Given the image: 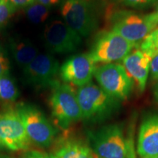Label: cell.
Instances as JSON below:
<instances>
[{
	"label": "cell",
	"instance_id": "obj_26",
	"mask_svg": "<svg viewBox=\"0 0 158 158\" xmlns=\"http://www.w3.org/2000/svg\"><path fill=\"white\" fill-rule=\"evenodd\" d=\"M9 2L14 6L15 8L18 9L27 7L32 3H34L35 0H9Z\"/></svg>",
	"mask_w": 158,
	"mask_h": 158
},
{
	"label": "cell",
	"instance_id": "obj_3",
	"mask_svg": "<svg viewBox=\"0 0 158 158\" xmlns=\"http://www.w3.org/2000/svg\"><path fill=\"white\" fill-rule=\"evenodd\" d=\"M53 90L49 98V105L53 117L57 125L67 129L82 119L76 92L70 84L57 81L52 86Z\"/></svg>",
	"mask_w": 158,
	"mask_h": 158
},
{
	"label": "cell",
	"instance_id": "obj_24",
	"mask_svg": "<svg viewBox=\"0 0 158 158\" xmlns=\"http://www.w3.org/2000/svg\"><path fill=\"white\" fill-rule=\"evenodd\" d=\"M133 134V132H130V135L127 138V158H136L135 152V144H134V138Z\"/></svg>",
	"mask_w": 158,
	"mask_h": 158
},
{
	"label": "cell",
	"instance_id": "obj_25",
	"mask_svg": "<svg viewBox=\"0 0 158 158\" xmlns=\"http://www.w3.org/2000/svg\"><path fill=\"white\" fill-rule=\"evenodd\" d=\"M150 75L152 78L158 81V55L152 58L150 64Z\"/></svg>",
	"mask_w": 158,
	"mask_h": 158
},
{
	"label": "cell",
	"instance_id": "obj_1",
	"mask_svg": "<svg viewBox=\"0 0 158 158\" xmlns=\"http://www.w3.org/2000/svg\"><path fill=\"white\" fill-rule=\"evenodd\" d=\"M76 95L82 118L86 121H104L114 115L120 108L119 100L92 81L78 87Z\"/></svg>",
	"mask_w": 158,
	"mask_h": 158
},
{
	"label": "cell",
	"instance_id": "obj_17",
	"mask_svg": "<svg viewBox=\"0 0 158 158\" xmlns=\"http://www.w3.org/2000/svg\"><path fill=\"white\" fill-rule=\"evenodd\" d=\"M19 94V89L15 81L9 74L0 77V102H14Z\"/></svg>",
	"mask_w": 158,
	"mask_h": 158
},
{
	"label": "cell",
	"instance_id": "obj_16",
	"mask_svg": "<svg viewBox=\"0 0 158 158\" xmlns=\"http://www.w3.org/2000/svg\"><path fill=\"white\" fill-rule=\"evenodd\" d=\"M10 46L15 62L23 70L39 54L37 47L27 39L12 38Z\"/></svg>",
	"mask_w": 158,
	"mask_h": 158
},
{
	"label": "cell",
	"instance_id": "obj_23",
	"mask_svg": "<svg viewBox=\"0 0 158 158\" xmlns=\"http://www.w3.org/2000/svg\"><path fill=\"white\" fill-rule=\"evenodd\" d=\"M10 63L0 47V77L9 74Z\"/></svg>",
	"mask_w": 158,
	"mask_h": 158
},
{
	"label": "cell",
	"instance_id": "obj_14",
	"mask_svg": "<svg viewBox=\"0 0 158 158\" xmlns=\"http://www.w3.org/2000/svg\"><path fill=\"white\" fill-rule=\"evenodd\" d=\"M152 57L140 49L133 50L123 59V66L135 83L138 92L143 93L150 73Z\"/></svg>",
	"mask_w": 158,
	"mask_h": 158
},
{
	"label": "cell",
	"instance_id": "obj_18",
	"mask_svg": "<svg viewBox=\"0 0 158 158\" xmlns=\"http://www.w3.org/2000/svg\"><path fill=\"white\" fill-rule=\"evenodd\" d=\"M50 7L35 1L26 7V14L31 22L41 23L46 21L50 14Z\"/></svg>",
	"mask_w": 158,
	"mask_h": 158
},
{
	"label": "cell",
	"instance_id": "obj_12",
	"mask_svg": "<svg viewBox=\"0 0 158 158\" xmlns=\"http://www.w3.org/2000/svg\"><path fill=\"white\" fill-rule=\"evenodd\" d=\"M59 64L57 59L50 54H39L23 70L26 79L29 83L39 86H52L59 73Z\"/></svg>",
	"mask_w": 158,
	"mask_h": 158
},
{
	"label": "cell",
	"instance_id": "obj_15",
	"mask_svg": "<svg viewBox=\"0 0 158 158\" xmlns=\"http://www.w3.org/2000/svg\"><path fill=\"white\" fill-rule=\"evenodd\" d=\"M56 146L54 154L56 158H94L89 147L74 138H62Z\"/></svg>",
	"mask_w": 158,
	"mask_h": 158
},
{
	"label": "cell",
	"instance_id": "obj_2",
	"mask_svg": "<svg viewBox=\"0 0 158 158\" xmlns=\"http://www.w3.org/2000/svg\"><path fill=\"white\" fill-rule=\"evenodd\" d=\"M110 30L138 46L157 29L151 13L142 15L131 10H117L110 15Z\"/></svg>",
	"mask_w": 158,
	"mask_h": 158
},
{
	"label": "cell",
	"instance_id": "obj_32",
	"mask_svg": "<svg viewBox=\"0 0 158 158\" xmlns=\"http://www.w3.org/2000/svg\"><path fill=\"white\" fill-rule=\"evenodd\" d=\"M0 146H2V144H1V142H0Z\"/></svg>",
	"mask_w": 158,
	"mask_h": 158
},
{
	"label": "cell",
	"instance_id": "obj_30",
	"mask_svg": "<svg viewBox=\"0 0 158 158\" xmlns=\"http://www.w3.org/2000/svg\"><path fill=\"white\" fill-rule=\"evenodd\" d=\"M152 34L153 35H155V36H156V37H158V28H157V29H155V30H154L152 32H151Z\"/></svg>",
	"mask_w": 158,
	"mask_h": 158
},
{
	"label": "cell",
	"instance_id": "obj_21",
	"mask_svg": "<svg viewBox=\"0 0 158 158\" xmlns=\"http://www.w3.org/2000/svg\"><path fill=\"white\" fill-rule=\"evenodd\" d=\"M124 5L135 9L148 8L158 2V0H122Z\"/></svg>",
	"mask_w": 158,
	"mask_h": 158
},
{
	"label": "cell",
	"instance_id": "obj_5",
	"mask_svg": "<svg viewBox=\"0 0 158 158\" xmlns=\"http://www.w3.org/2000/svg\"><path fill=\"white\" fill-rule=\"evenodd\" d=\"M94 76L102 90L119 101L127 100L132 93L134 81L121 64L110 63L98 67Z\"/></svg>",
	"mask_w": 158,
	"mask_h": 158
},
{
	"label": "cell",
	"instance_id": "obj_13",
	"mask_svg": "<svg viewBox=\"0 0 158 158\" xmlns=\"http://www.w3.org/2000/svg\"><path fill=\"white\" fill-rule=\"evenodd\" d=\"M137 152L141 158L158 156V114L146 117L138 130Z\"/></svg>",
	"mask_w": 158,
	"mask_h": 158
},
{
	"label": "cell",
	"instance_id": "obj_8",
	"mask_svg": "<svg viewBox=\"0 0 158 158\" xmlns=\"http://www.w3.org/2000/svg\"><path fill=\"white\" fill-rule=\"evenodd\" d=\"M91 145L98 158H127V138L119 124H108L92 133Z\"/></svg>",
	"mask_w": 158,
	"mask_h": 158
},
{
	"label": "cell",
	"instance_id": "obj_33",
	"mask_svg": "<svg viewBox=\"0 0 158 158\" xmlns=\"http://www.w3.org/2000/svg\"><path fill=\"white\" fill-rule=\"evenodd\" d=\"M155 158H158V156H157V157H155Z\"/></svg>",
	"mask_w": 158,
	"mask_h": 158
},
{
	"label": "cell",
	"instance_id": "obj_10",
	"mask_svg": "<svg viewBox=\"0 0 158 158\" xmlns=\"http://www.w3.org/2000/svg\"><path fill=\"white\" fill-rule=\"evenodd\" d=\"M43 35L47 48L55 54L74 52L82 43V37L60 19L49 22Z\"/></svg>",
	"mask_w": 158,
	"mask_h": 158
},
{
	"label": "cell",
	"instance_id": "obj_19",
	"mask_svg": "<svg viewBox=\"0 0 158 158\" xmlns=\"http://www.w3.org/2000/svg\"><path fill=\"white\" fill-rule=\"evenodd\" d=\"M139 45L140 50L143 51L152 58L158 55V37L155 36L152 33H150Z\"/></svg>",
	"mask_w": 158,
	"mask_h": 158
},
{
	"label": "cell",
	"instance_id": "obj_27",
	"mask_svg": "<svg viewBox=\"0 0 158 158\" xmlns=\"http://www.w3.org/2000/svg\"><path fill=\"white\" fill-rule=\"evenodd\" d=\"M35 1L37 2L42 4V5L47 6V7H51L52 6H54L57 5V4L60 2L61 0H35Z\"/></svg>",
	"mask_w": 158,
	"mask_h": 158
},
{
	"label": "cell",
	"instance_id": "obj_9",
	"mask_svg": "<svg viewBox=\"0 0 158 158\" xmlns=\"http://www.w3.org/2000/svg\"><path fill=\"white\" fill-rule=\"evenodd\" d=\"M0 142L12 151L27 150L31 144L17 109L0 113Z\"/></svg>",
	"mask_w": 158,
	"mask_h": 158
},
{
	"label": "cell",
	"instance_id": "obj_4",
	"mask_svg": "<svg viewBox=\"0 0 158 158\" xmlns=\"http://www.w3.org/2000/svg\"><path fill=\"white\" fill-rule=\"evenodd\" d=\"M61 14L65 23L81 37L95 31L98 20L92 0H64Z\"/></svg>",
	"mask_w": 158,
	"mask_h": 158
},
{
	"label": "cell",
	"instance_id": "obj_11",
	"mask_svg": "<svg viewBox=\"0 0 158 158\" xmlns=\"http://www.w3.org/2000/svg\"><path fill=\"white\" fill-rule=\"evenodd\" d=\"M89 54H76L67 59L59 69L64 83L78 87L92 81L96 67Z\"/></svg>",
	"mask_w": 158,
	"mask_h": 158
},
{
	"label": "cell",
	"instance_id": "obj_7",
	"mask_svg": "<svg viewBox=\"0 0 158 158\" xmlns=\"http://www.w3.org/2000/svg\"><path fill=\"white\" fill-rule=\"evenodd\" d=\"M31 143L47 148L56 138L57 130L40 110L34 106L22 104L17 108Z\"/></svg>",
	"mask_w": 158,
	"mask_h": 158
},
{
	"label": "cell",
	"instance_id": "obj_31",
	"mask_svg": "<svg viewBox=\"0 0 158 158\" xmlns=\"http://www.w3.org/2000/svg\"><path fill=\"white\" fill-rule=\"evenodd\" d=\"M0 158H5V157H4V156H3L2 155L1 153H0Z\"/></svg>",
	"mask_w": 158,
	"mask_h": 158
},
{
	"label": "cell",
	"instance_id": "obj_29",
	"mask_svg": "<svg viewBox=\"0 0 158 158\" xmlns=\"http://www.w3.org/2000/svg\"><path fill=\"white\" fill-rule=\"evenodd\" d=\"M154 97H155L156 102L158 103V84L156 86L155 89H154Z\"/></svg>",
	"mask_w": 158,
	"mask_h": 158
},
{
	"label": "cell",
	"instance_id": "obj_34",
	"mask_svg": "<svg viewBox=\"0 0 158 158\" xmlns=\"http://www.w3.org/2000/svg\"><path fill=\"white\" fill-rule=\"evenodd\" d=\"M94 158H98V157H94Z\"/></svg>",
	"mask_w": 158,
	"mask_h": 158
},
{
	"label": "cell",
	"instance_id": "obj_22",
	"mask_svg": "<svg viewBox=\"0 0 158 158\" xmlns=\"http://www.w3.org/2000/svg\"><path fill=\"white\" fill-rule=\"evenodd\" d=\"M21 158H56L54 154L44 152L37 150H29L23 154Z\"/></svg>",
	"mask_w": 158,
	"mask_h": 158
},
{
	"label": "cell",
	"instance_id": "obj_6",
	"mask_svg": "<svg viewBox=\"0 0 158 158\" xmlns=\"http://www.w3.org/2000/svg\"><path fill=\"white\" fill-rule=\"evenodd\" d=\"M137 47L113 31H104L96 37L89 54L94 63L110 64L123 61Z\"/></svg>",
	"mask_w": 158,
	"mask_h": 158
},
{
	"label": "cell",
	"instance_id": "obj_28",
	"mask_svg": "<svg viewBox=\"0 0 158 158\" xmlns=\"http://www.w3.org/2000/svg\"><path fill=\"white\" fill-rule=\"evenodd\" d=\"M151 15H152V16L155 22L156 23V24L158 26V5H157V8H156L155 10L152 12V13H151Z\"/></svg>",
	"mask_w": 158,
	"mask_h": 158
},
{
	"label": "cell",
	"instance_id": "obj_20",
	"mask_svg": "<svg viewBox=\"0 0 158 158\" xmlns=\"http://www.w3.org/2000/svg\"><path fill=\"white\" fill-rule=\"evenodd\" d=\"M15 10L9 0H0V28L8 21Z\"/></svg>",
	"mask_w": 158,
	"mask_h": 158
}]
</instances>
